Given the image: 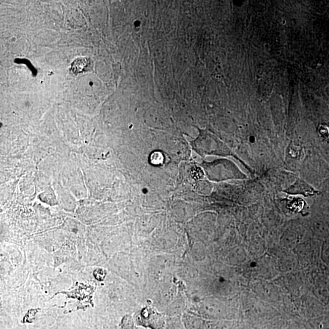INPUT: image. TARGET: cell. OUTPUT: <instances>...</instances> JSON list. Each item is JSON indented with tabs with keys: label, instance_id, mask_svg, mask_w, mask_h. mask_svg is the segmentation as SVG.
<instances>
[{
	"label": "cell",
	"instance_id": "7a4b0ae2",
	"mask_svg": "<svg viewBox=\"0 0 329 329\" xmlns=\"http://www.w3.org/2000/svg\"><path fill=\"white\" fill-rule=\"evenodd\" d=\"M87 59L86 58H79L73 63L72 70L75 73H78L83 71L87 65Z\"/></svg>",
	"mask_w": 329,
	"mask_h": 329
},
{
	"label": "cell",
	"instance_id": "3957f363",
	"mask_svg": "<svg viewBox=\"0 0 329 329\" xmlns=\"http://www.w3.org/2000/svg\"><path fill=\"white\" fill-rule=\"evenodd\" d=\"M105 272L102 270H98L94 272L95 277L99 280H103L105 277Z\"/></svg>",
	"mask_w": 329,
	"mask_h": 329
},
{
	"label": "cell",
	"instance_id": "6da1fadb",
	"mask_svg": "<svg viewBox=\"0 0 329 329\" xmlns=\"http://www.w3.org/2000/svg\"><path fill=\"white\" fill-rule=\"evenodd\" d=\"M139 325L151 329H164V318L151 308H147L140 313L137 318Z\"/></svg>",
	"mask_w": 329,
	"mask_h": 329
},
{
	"label": "cell",
	"instance_id": "277c9868",
	"mask_svg": "<svg viewBox=\"0 0 329 329\" xmlns=\"http://www.w3.org/2000/svg\"><path fill=\"white\" fill-rule=\"evenodd\" d=\"M320 133L323 137L328 138L329 136V131L326 127L321 126Z\"/></svg>",
	"mask_w": 329,
	"mask_h": 329
}]
</instances>
